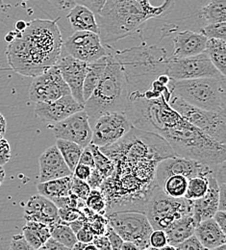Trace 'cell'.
Returning <instances> with one entry per match:
<instances>
[{
  "label": "cell",
  "mask_w": 226,
  "mask_h": 250,
  "mask_svg": "<svg viewBox=\"0 0 226 250\" xmlns=\"http://www.w3.org/2000/svg\"><path fill=\"white\" fill-rule=\"evenodd\" d=\"M71 176L72 175L48 180L45 182H39L37 184V189L39 194L50 200L70 194Z\"/></svg>",
  "instance_id": "25"
},
{
  "label": "cell",
  "mask_w": 226,
  "mask_h": 250,
  "mask_svg": "<svg viewBox=\"0 0 226 250\" xmlns=\"http://www.w3.org/2000/svg\"><path fill=\"white\" fill-rule=\"evenodd\" d=\"M10 250H33L32 247L28 244L23 234L14 235L10 244Z\"/></svg>",
  "instance_id": "43"
},
{
  "label": "cell",
  "mask_w": 226,
  "mask_h": 250,
  "mask_svg": "<svg viewBox=\"0 0 226 250\" xmlns=\"http://www.w3.org/2000/svg\"><path fill=\"white\" fill-rule=\"evenodd\" d=\"M166 73L173 80L223 76L211 62L205 51L186 58L169 57Z\"/></svg>",
  "instance_id": "10"
},
{
  "label": "cell",
  "mask_w": 226,
  "mask_h": 250,
  "mask_svg": "<svg viewBox=\"0 0 226 250\" xmlns=\"http://www.w3.org/2000/svg\"><path fill=\"white\" fill-rule=\"evenodd\" d=\"M40 182H45L72 175V171L59 151L56 145L48 147L39 158Z\"/></svg>",
  "instance_id": "19"
},
{
  "label": "cell",
  "mask_w": 226,
  "mask_h": 250,
  "mask_svg": "<svg viewBox=\"0 0 226 250\" xmlns=\"http://www.w3.org/2000/svg\"><path fill=\"white\" fill-rule=\"evenodd\" d=\"M78 164H82V165H86L89 166L90 167H95V161H94V156L93 153L91 151V149L89 148V146H87L86 147H84L80 158H79V163Z\"/></svg>",
  "instance_id": "49"
},
{
  "label": "cell",
  "mask_w": 226,
  "mask_h": 250,
  "mask_svg": "<svg viewBox=\"0 0 226 250\" xmlns=\"http://www.w3.org/2000/svg\"><path fill=\"white\" fill-rule=\"evenodd\" d=\"M205 52L215 67L226 76V42L221 39H208Z\"/></svg>",
  "instance_id": "28"
},
{
  "label": "cell",
  "mask_w": 226,
  "mask_h": 250,
  "mask_svg": "<svg viewBox=\"0 0 226 250\" xmlns=\"http://www.w3.org/2000/svg\"><path fill=\"white\" fill-rule=\"evenodd\" d=\"M11 159V146L4 137L0 138V166H5Z\"/></svg>",
  "instance_id": "45"
},
{
  "label": "cell",
  "mask_w": 226,
  "mask_h": 250,
  "mask_svg": "<svg viewBox=\"0 0 226 250\" xmlns=\"http://www.w3.org/2000/svg\"><path fill=\"white\" fill-rule=\"evenodd\" d=\"M77 241L82 242V243H92L94 240L95 235L93 234V232L90 230V228L86 225L85 221H84V225L83 227L75 234Z\"/></svg>",
  "instance_id": "47"
},
{
  "label": "cell",
  "mask_w": 226,
  "mask_h": 250,
  "mask_svg": "<svg viewBox=\"0 0 226 250\" xmlns=\"http://www.w3.org/2000/svg\"><path fill=\"white\" fill-rule=\"evenodd\" d=\"M215 172V171H214ZM190 201V214L196 224L202 220L212 219L219 210L220 190L214 173L209 176V188L205 195Z\"/></svg>",
  "instance_id": "20"
},
{
  "label": "cell",
  "mask_w": 226,
  "mask_h": 250,
  "mask_svg": "<svg viewBox=\"0 0 226 250\" xmlns=\"http://www.w3.org/2000/svg\"><path fill=\"white\" fill-rule=\"evenodd\" d=\"M5 175H6V173H5L4 167H3L2 166H0V186H1V185L3 184V182H4Z\"/></svg>",
  "instance_id": "61"
},
{
  "label": "cell",
  "mask_w": 226,
  "mask_h": 250,
  "mask_svg": "<svg viewBox=\"0 0 226 250\" xmlns=\"http://www.w3.org/2000/svg\"><path fill=\"white\" fill-rule=\"evenodd\" d=\"M167 245L166 235L164 230H153L149 237V250H162Z\"/></svg>",
  "instance_id": "40"
},
{
  "label": "cell",
  "mask_w": 226,
  "mask_h": 250,
  "mask_svg": "<svg viewBox=\"0 0 226 250\" xmlns=\"http://www.w3.org/2000/svg\"><path fill=\"white\" fill-rule=\"evenodd\" d=\"M106 64L107 55L94 62H88L86 76L83 84V97L85 101L91 96V94H93V92L97 88L105 70Z\"/></svg>",
  "instance_id": "26"
},
{
  "label": "cell",
  "mask_w": 226,
  "mask_h": 250,
  "mask_svg": "<svg viewBox=\"0 0 226 250\" xmlns=\"http://www.w3.org/2000/svg\"><path fill=\"white\" fill-rule=\"evenodd\" d=\"M121 250H139V249L134 243L128 242V241H123V244L122 246Z\"/></svg>",
  "instance_id": "56"
},
{
  "label": "cell",
  "mask_w": 226,
  "mask_h": 250,
  "mask_svg": "<svg viewBox=\"0 0 226 250\" xmlns=\"http://www.w3.org/2000/svg\"><path fill=\"white\" fill-rule=\"evenodd\" d=\"M84 110V105L80 104L71 94L64 95L51 102H38L35 106L36 115L45 123H59L72 114Z\"/></svg>",
  "instance_id": "16"
},
{
  "label": "cell",
  "mask_w": 226,
  "mask_h": 250,
  "mask_svg": "<svg viewBox=\"0 0 226 250\" xmlns=\"http://www.w3.org/2000/svg\"><path fill=\"white\" fill-rule=\"evenodd\" d=\"M26 26H27V22H25V21H17L16 24H15L16 30L19 32L24 31L25 28H26Z\"/></svg>",
  "instance_id": "57"
},
{
  "label": "cell",
  "mask_w": 226,
  "mask_h": 250,
  "mask_svg": "<svg viewBox=\"0 0 226 250\" xmlns=\"http://www.w3.org/2000/svg\"><path fill=\"white\" fill-rule=\"evenodd\" d=\"M6 127H7V123L3 115L0 113V138L4 137L6 133Z\"/></svg>",
  "instance_id": "55"
},
{
  "label": "cell",
  "mask_w": 226,
  "mask_h": 250,
  "mask_svg": "<svg viewBox=\"0 0 226 250\" xmlns=\"http://www.w3.org/2000/svg\"><path fill=\"white\" fill-rule=\"evenodd\" d=\"M189 178L181 174L168 176L161 185L165 193L174 198H183L186 194Z\"/></svg>",
  "instance_id": "31"
},
{
  "label": "cell",
  "mask_w": 226,
  "mask_h": 250,
  "mask_svg": "<svg viewBox=\"0 0 226 250\" xmlns=\"http://www.w3.org/2000/svg\"><path fill=\"white\" fill-rule=\"evenodd\" d=\"M213 174V173H212ZM211 175V174H210ZM194 176L189 178L187 191L184 198L188 200H194L202 197L209 188V176Z\"/></svg>",
  "instance_id": "34"
},
{
  "label": "cell",
  "mask_w": 226,
  "mask_h": 250,
  "mask_svg": "<svg viewBox=\"0 0 226 250\" xmlns=\"http://www.w3.org/2000/svg\"><path fill=\"white\" fill-rule=\"evenodd\" d=\"M40 250H67L68 249L59 243L57 240H55L52 237H49L46 242L41 247Z\"/></svg>",
  "instance_id": "51"
},
{
  "label": "cell",
  "mask_w": 226,
  "mask_h": 250,
  "mask_svg": "<svg viewBox=\"0 0 226 250\" xmlns=\"http://www.w3.org/2000/svg\"><path fill=\"white\" fill-rule=\"evenodd\" d=\"M216 165H208L184 157L171 156L158 162L155 170V183L161 187L163 182L172 174H181L187 178L208 176L215 171Z\"/></svg>",
  "instance_id": "13"
},
{
  "label": "cell",
  "mask_w": 226,
  "mask_h": 250,
  "mask_svg": "<svg viewBox=\"0 0 226 250\" xmlns=\"http://www.w3.org/2000/svg\"><path fill=\"white\" fill-rule=\"evenodd\" d=\"M144 214L153 230H164L173 221L190 214V201L169 196L156 184L146 201Z\"/></svg>",
  "instance_id": "7"
},
{
  "label": "cell",
  "mask_w": 226,
  "mask_h": 250,
  "mask_svg": "<svg viewBox=\"0 0 226 250\" xmlns=\"http://www.w3.org/2000/svg\"><path fill=\"white\" fill-rule=\"evenodd\" d=\"M105 217L123 241L134 243L139 250H149V237L153 228L144 212L120 211Z\"/></svg>",
  "instance_id": "9"
},
{
  "label": "cell",
  "mask_w": 226,
  "mask_h": 250,
  "mask_svg": "<svg viewBox=\"0 0 226 250\" xmlns=\"http://www.w3.org/2000/svg\"><path fill=\"white\" fill-rule=\"evenodd\" d=\"M111 51L124 69L128 94L144 93L161 74L166 73L169 57L163 47L143 42L123 50L111 47Z\"/></svg>",
  "instance_id": "3"
},
{
  "label": "cell",
  "mask_w": 226,
  "mask_h": 250,
  "mask_svg": "<svg viewBox=\"0 0 226 250\" xmlns=\"http://www.w3.org/2000/svg\"><path fill=\"white\" fill-rule=\"evenodd\" d=\"M200 33H202L207 39H226V21L223 22H213L208 23L204 26Z\"/></svg>",
  "instance_id": "37"
},
{
  "label": "cell",
  "mask_w": 226,
  "mask_h": 250,
  "mask_svg": "<svg viewBox=\"0 0 226 250\" xmlns=\"http://www.w3.org/2000/svg\"><path fill=\"white\" fill-rule=\"evenodd\" d=\"M103 75L91 96L85 101L84 110L91 126L107 112H124L128 100V87L124 69L112 54L110 45Z\"/></svg>",
  "instance_id": "4"
},
{
  "label": "cell",
  "mask_w": 226,
  "mask_h": 250,
  "mask_svg": "<svg viewBox=\"0 0 226 250\" xmlns=\"http://www.w3.org/2000/svg\"><path fill=\"white\" fill-rule=\"evenodd\" d=\"M226 162L216 165L215 167V178L217 180L220 190V202L219 210L226 211Z\"/></svg>",
  "instance_id": "35"
},
{
  "label": "cell",
  "mask_w": 226,
  "mask_h": 250,
  "mask_svg": "<svg viewBox=\"0 0 226 250\" xmlns=\"http://www.w3.org/2000/svg\"><path fill=\"white\" fill-rule=\"evenodd\" d=\"M92 168H93V167H90L89 166L82 165V164H78V165L75 167V168L73 169L72 175L75 176V177H77L78 179H81V180L86 181V180L88 179V177L90 176V174H91Z\"/></svg>",
  "instance_id": "46"
},
{
  "label": "cell",
  "mask_w": 226,
  "mask_h": 250,
  "mask_svg": "<svg viewBox=\"0 0 226 250\" xmlns=\"http://www.w3.org/2000/svg\"><path fill=\"white\" fill-rule=\"evenodd\" d=\"M50 228L51 237L57 240L59 243L64 245L68 250H72L73 246L77 242V238L72 229L68 226V224L60 220L58 223L54 224Z\"/></svg>",
  "instance_id": "32"
},
{
  "label": "cell",
  "mask_w": 226,
  "mask_h": 250,
  "mask_svg": "<svg viewBox=\"0 0 226 250\" xmlns=\"http://www.w3.org/2000/svg\"><path fill=\"white\" fill-rule=\"evenodd\" d=\"M63 47L66 53L83 62H94L108 54L99 35L90 31H75L65 42Z\"/></svg>",
  "instance_id": "14"
},
{
  "label": "cell",
  "mask_w": 226,
  "mask_h": 250,
  "mask_svg": "<svg viewBox=\"0 0 226 250\" xmlns=\"http://www.w3.org/2000/svg\"><path fill=\"white\" fill-rule=\"evenodd\" d=\"M196 222L191 214H188L181 219L173 221L164 231L166 235L167 245L174 249L184 240L194 234Z\"/></svg>",
  "instance_id": "24"
},
{
  "label": "cell",
  "mask_w": 226,
  "mask_h": 250,
  "mask_svg": "<svg viewBox=\"0 0 226 250\" xmlns=\"http://www.w3.org/2000/svg\"><path fill=\"white\" fill-rule=\"evenodd\" d=\"M10 8V5L4 3L3 0H0V13H5Z\"/></svg>",
  "instance_id": "60"
},
{
  "label": "cell",
  "mask_w": 226,
  "mask_h": 250,
  "mask_svg": "<svg viewBox=\"0 0 226 250\" xmlns=\"http://www.w3.org/2000/svg\"><path fill=\"white\" fill-rule=\"evenodd\" d=\"M67 94L70 90L56 64L35 76L29 88V98L35 103L51 102Z\"/></svg>",
  "instance_id": "12"
},
{
  "label": "cell",
  "mask_w": 226,
  "mask_h": 250,
  "mask_svg": "<svg viewBox=\"0 0 226 250\" xmlns=\"http://www.w3.org/2000/svg\"><path fill=\"white\" fill-rule=\"evenodd\" d=\"M133 127L124 112H107L97 118L92 126L91 143L97 146L112 145L125 136Z\"/></svg>",
  "instance_id": "11"
},
{
  "label": "cell",
  "mask_w": 226,
  "mask_h": 250,
  "mask_svg": "<svg viewBox=\"0 0 226 250\" xmlns=\"http://www.w3.org/2000/svg\"><path fill=\"white\" fill-rule=\"evenodd\" d=\"M84 219H79L74 220V221H71V222H66L68 224V226L72 229V231L76 234L84 225Z\"/></svg>",
  "instance_id": "54"
},
{
  "label": "cell",
  "mask_w": 226,
  "mask_h": 250,
  "mask_svg": "<svg viewBox=\"0 0 226 250\" xmlns=\"http://www.w3.org/2000/svg\"><path fill=\"white\" fill-rule=\"evenodd\" d=\"M104 177L102 176V174L97 170L96 167L92 168L91 174L88 177V179L86 180V182L88 183V185L91 188V189H99L103 181H104Z\"/></svg>",
  "instance_id": "44"
},
{
  "label": "cell",
  "mask_w": 226,
  "mask_h": 250,
  "mask_svg": "<svg viewBox=\"0 0 226 250\" xmlns=\"http://www.w3.org/2000/svg\"><path fill=\"white\" fill-rule=\"evenodd\" d=\"M55 8L59 10H67L72 8L76 3L74 0H48Z\"/></svg>",
  "instance_id": "52"
},
{
  "label": "cell",
  "mask_w": 226,
  "mask_h": 250,
  "mask_svg": "<svg viewBox=\"0 0 226 250\" xmlns=\"http://www.w3.org/2000/svg\"><path fill=\"white\" fill-rule=\"evenodd\" d=\"M200 17L208 23L226 21V0H211L200 10Z\"/></svg>",
  "instance_id": "30"
},
{
  "label": "cell",
  "mask_w": 226,
  "mask_h": 250,
  "mask_svg": "<svg viewBox=\"0 0 226 250\" xmlns=\"http://www.w3.org/2000/svg\"><path fill=\"white\" fill-rule=\"evenodd\" d=\"M214 220L218 223V225L222 228L223 231L226 233V211L218 210L213 217Z\"/></svg>",
  "instance_id": "53"
},
{
  "label": "cell",
  "mask_w": 226,
  "mask_h": 250,
  "mask_svg": "<svg viewBox=\"0 0 226 250\" xmlns=\"http://www.w3.org/2000/svg\"><path fill=\"white\" fill-rule=\"evenodd\" d=\"M88 244H89V243H82V242L77 241V242H76V244L73 246L72 250H85V249H86V247H87V245H88Z\"/></svg>",
  "instance_id": "59"
},
{
  "label": "cell",
  "mask_w": 226,
  "mask_h": 250,
  "mask_svg": "<svg viewBox=\"0 0 226 250\" xmlns=\"http://www.w3.org/2000/svg\"><path fill=\"white\" fill-rule=\"evenodd\" d=\"M58 215L61 220L65 222H71L76 219H85L83 212L80 209L73 208V207H65V208H59Z\"/></svg>",
  "instance_id": "39"
},
{
  "label": "cell",
  "mask_w": 226,
  "mask_h": 250,
  "mask_svg": "<svg viewBox=\"0 0 226 250\" xmlns=\"http://www.w3.org/2000/svg\"><path fill=\"white\" fill-rule=\"evenodd\" d=\"M70 191L75 196L86 200L89 193L91 192V188L88 183L84 180L78 179L75 176H71V183H70Z\"/></svg>",
  "instance_id": "38"
},
{
  "label": "cell",
  "mask_w": 226,
  "mask_h": 250,
  "mask_svg": "<svg viewBox=\"0 0 226 250\" xmlns=\"http://www.w3.org/2000/svg\"><path fill=\"white\" fill-rule=\"evenodd\" d=\"M88 62L78 60L70 55L60 58L56 65L60 69L63 79L67 84L70 94L80 103L85 104L83 97V84Z\"/></svg>",
  "instance_id": "17"
},
{
  "label": "cell",
  "mask_w": 226,
  "mask_h": 250,
  "mask_svg": "<svg viewBox=\"0 0 226 250\" xmlns=\"http://www.w3.org/2000/svg\"><path fill=\"white\" fill-rule=\"evenodd\" d=\"M173 6L174 0H164L159 6L150 0H106L96 14L100 40L105 45L121 41L140 31L149 20L166 15Z\"/></svg>",
  "instance_id": "2"
},
{
  "label": "cell",
  "mask_w": 226,
  "mask_h": 250,
  "mask_svg": "<svg viewBox=\"0 0 226 250\" xmlns=\"http://www.w3.org/2000/svg\"><path fill=\"white\" fill-rule=\"evenodd\" d=\"M56 146L58 147L59 151L61 152L69 169L71 171H73V169L79 163V158H80V155H81L84 147L77 145L76 143L66 141V140H62V139H57Z\"/></svg>",
  "instance_id": "29"
},
{
  "label": "cell",
  "mask_w": 226,
  "mask_h": 250,
  "mask_svg": "<svg viewBox=\"0 0 226 250\" xmlns=\"http://www.w3.org/2000/svg\"><path fill=\"white\" fill-rule=\"evenodd\" d=\"M16 36H17V31H11L9 32L6 36H5V41L7 43H10L12 42L15 39H16Z\"/></svg>",
  "instance_id": "58"
},
{
  "label": "cell",
  "mask_w": 226,
  "mask_h": 250,
  "mask_svg": "<svg viewBox=\"0 0 226 250\" xmlns=\"http://www.w3.org/2000/svg\"><path fill=\"white\" fill-rule=\"evenodd\" d=\"M22 234L33 250H40L46 240L51 237L49 226L37 221H26L22 228Z\"/></svg>",
  "instance_id": "27"
},
{
  "label": "cell",
  "mask_w": 226,
  "mask_h": 250,
  "mask_svg": "<svg viewBox=\"0 0 226 250\" xmlns=\"http://www.w3.org/2000/svg\"><path fill=\"white\" fill-rule=\"evenodd\" d=\"M175 250H204L205 249L203 248V246L201 245V243L199 242V240L197 239V237L195 235H192L191 237L187 238L186 240H184L181 244H179Z\"/></svg>",
  "instance_id": "42"
},
{
  "label": "cell",
  "mask_w": 226,
  "mask_h": 250,
  "mask_svg": "<svg viewBox=\"0 0 226 250\" xmlns=\"http://www.w3.org/2000/svg\"><path fill=\"white\" fill-rule=\"evenodd\" d=\"M161 137L177 156L212 166L226 162V145L211 139L183 118L165 130Z\"/></svg>",
  "instance_id": "5"
},
{
  "label": "cell",
  "mask_w": 226,
  "mask_h": 250,
  "mask_svg": "<svg viewBox=\"0 0 226 250\" xmlns=\"http://www.w3.org/2000/svg\"><path fill=\"white\" fill-rule=\"evenodd\" d=\"M106 0H74L76 4H81L91 9L95 14L98 13L103 7Z\"/></svg>",
  "instance_id": "48"
},
{
  "label": "cell",
  "mask_w": 226,
  "mask_h": 250,
  "mask_svg": "<svg viewBox=\"0 0 226 250\" xmlns=\"http://www.w3.org/2000/svg\"><path fill=\"white\" fill-rule=\"evenodd\" d=\"M58 20L60 18L37 19L27 22L24 31L16 30V39L8 43L6 51L7 61L14 71L35 77L56 64L64 42Z\"/></svg>",
  "instance_id": "1"
},
{
  "label": "cell",
  "mask_w": 226,
  "mask_h": 250,
  "mask_svg": "<svg viewBox=\"0 0 226 250\" xmlns=\"http://www.w3.org/2000/svg\"><path fill=\"white\" fill-rule=\"evenodd\" d=\"M207 37L202 33L185 30L173 38L172 58H186L205 51Z\"/></svg>",
  "instance_id": "21"
},
{
  "label": "cell",
  "mask_w": 226,
  "mask_h": 250,
  "mask_svg": "<svg viewBox=\"0 0 226 250\" xmlns=\"http://www.w3.org/2000/svg\"><path fill=\"white\" fill-rule=\"evenodd\" d=\"M194 235L205 250H216L226 244V233L214 219H205L196 224Z\"/></svg>",
  "instance_id": "22"
},
{
  "label": "cell",
  "mask_w": 226,
  "mask_h": 250,
  "mask_svg": "<svg viewBox=\"0 0 226 250\" xmlns=\"http://www.w3.org/2000/svg\"><path fill=\"white\" fill-rule=\"evenodd\" d=\"M88 146L91 149L93 156H94L95 167L102 174L104 179L111 176L115 169V165H114L113 161L107 155H105L100 150L99 146H97L96 145L90 143Z\"/></svg>",
  "instance_id": "33"
},
{
  "label": "cell",
  "mask_w": 226,
  "mask_h": 250,
  "mask_svg": "<svg viewBox=\"0 0 226 250\" xmlns=\"http://www.w3.org/2000/svg\"><path fill=\"white\" fill-rule=\"evenodd\" d=\"M50 127L56 139L76 143L82 147L89 146L92 141V126L85 110L76 112L59 123L52 124Z\"/></svg>",
  "instance_id": "15"
},
{
  "label": "cell",
  "mask_w": 226,
  "mask_h": 250,
  "mask_svg": "<svg viewBox=\"0 0 226 250\" xmlns=\"http://www.w3.org/2000/svg\"><path fill=\"white\" fill-rule=\"evenodd\" d=\"M169 105L187 122L194 125L211 139L226 144V111H207L197 108L171 94Z\"/></svg>",
  "instance_id": "8"
},
{
  "label": "cell",
  "mask_w": 226,
  "mask_h": 250,
  "mask_svg": "<svg viewBox=\"0 0 226 250\" xmlns=\"http://www.w3.org/2000/svg\"><path fill=\"white\" fill-rule=\"evenodd\" d=\"M24 219L26 221L41 222L49 227L61 220L57 206L41 194L33 195L27 201L24 207Z\"/></svg>",
  "instance_id": "18"
},
{
  "label": "cell",
  "mask_w": 226,
  "mask_h": 250,
  "mask_svg": "<svg viewBox=\"0 0 226 250\" xmlns=\"http://www.w3.org/2000/svg\"><path fill=\"white\" fill-rule=\"evenodd\" d=\"M226 76L171 81L172 94L207 111H226Z\"/></svg>",
  "instance_id": "6"
},
{
  "label": "cell",
  "mask_w": 226,
  "mask_h": 250,
  "mask_svg": "<svg viewBox=\"0 0 226 250\" xmlns=\"http://www.w3.org/2000/svg\"><path fill=\"white\" fill-rule=\"evenodd\" d=\"M66 18L75 31H90L99 34L96 14L84 5L75 4L70 8Z\"/></svg>",
  "instance_id": "23"
},
{
  "label": "cell",
  "mask_w": 226,
  "mask_h": 250,
  "mask_svg": "<svg viewBox=\"0 0 226 250\" xmlns=\"http://www.w3.org/2000/svg\"><path fill=\"white\" fill-rule=\"evenodd\" d=\"M92 243L95 245L97 250H112L109 240L105 234L95 236Z\"/></svg>",
  "instance_id": "50"
},
{
  "label": "cell",
  "mask_w": 226,
  "mask_h": 250,
  "mask_svg": "<svg viewBox=\"0 0 226 250\" xmlns=\"http://www.w3.org/2000/svg\"><path fill=\"white\" fill-rule=\"evenodd\" d=\"M105 235L107 236L110 246H111V250H121L122 246L123 244V240L121 238V236L108 224L107 228H106V232Z\"/></svg>",
  "instance_id": "41"
},
{
  "label": "cell",
  "mask_w": 226,
  "mask_h": 250,
  "mask_svg": "<svg viewBox=\"0 0 226 250\" xmlns=\"http://www.w3.org/2000/svg\"><path fill=\"white\" fill-rule=\"evenodd\" d=\"M86 206L99 215L105 216L106 213V202L103 194L99 189H91L88 197L85 200Z\"/></svg>",
  "instance_id": "36"
}]
</instances>
